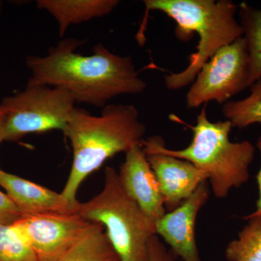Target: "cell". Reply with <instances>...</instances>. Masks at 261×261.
<instances>
[{
  "mask_svg": "<svg viewBox=\"0 0 261 261\" xmlns=\"http://www.w3.org/2000/svg\"><path fill=\"white\" fill-rule=\"evenodd\" d=\"M84 41L65 39L49 48L45 56H29L32 73L27 85L61 87L75 102L104 108L108 101L122 94H139L147 84L136 70L130 56L114 54L102 44L84 56L76 49Z\"/></svg>",
  "mask_w": 261,
  "mask_h": 261,
  "instance_id": "6da1fadb",
  "label": "cell"
},
{
  "mask_svg": "<svg viewBox=\"0 0 261 261\" xmlns=\"http://www.w3.org/2000/svg\"><path fill=\"white\" fill-rule=\"evenodd\" d=\"M146 132L132 105L106 106L99 116L75 107L63 132L73 149L71 169L61 192L65 200L77 205V192L84 180L108 159L141 145Z\"/></svg>",
  "mask_w": 261,
  "mask_h": 261,
  "instance_id": "7a4b0ae2",
  "label": "cell"
},
{
  "mask_svg": "<svg viewBox=\"0 0 261 261\" xmlns=\"http://www.w3.org/2000/svg\"><path fill=\"white\" fill-rule=\"evenodd\" d=\"M231 122H211L205 106L197 116L195 126H190L193 137L190 145L181 149H168L160 136L142 141L143 151H152L191 163L207 173V181L215 197H227L232 189L240 188L250 178V166L255 147L250 141L233 142L229 134Z\"/></svg>",
  "mask_w": 261,
  "mask_h": 261,
  "instance_id": "3957f363",
  "label": "cell"
},
{
  "mask_svg": "<svg viewBox=\"0 0 261 261\" xmlns=\"http://www.w3.org/2000/svg\"><path fill=\"white\" fill-rule=\"evenodd\" d=\"M144 5L147 12L158 10L174 20L181 40H187L194 33L198 35L197 51L190 57L187 68L165 76L169 90L191 84L220 49L243 37V27L236 18L238 6L230 0H145Z\"/></svg>",
  "mask_w": 261,
  "mask_h": 261,
  "instance_id": "277c9868",
  "label": "cell"
},
{
  "mask_svg": "<svg viewBox=\"0 0 261 261\" xmlns=\"http://www.w3.org/2000/svg\"><path fill=\"white\" fill-rule=\"evenodd\" d=\"M77 213L104 226L121 261H149V242L156 235L155 221L128 197L114 168H106L102 191L87 202H80Z\"/></svg>",
  "mask_w": 261,
  "mask_h": 261,
  "instance_id": "5b68a950",
  "label": "cell"
},
{
  "mask_svg": "<svg viewBox=\"0 0 261 261\" xmlns=\"http://www.w3.org/2000/svg\"><path fill=\"white\" fill-rule=\"evenodd\" d=\"M75 101L61 87L27 85L25 89L5 97V141L16 142L29 134L64 130Z\"/></svg>",
  "mask_w": 261,
  "mask_h": 261,
  "instance_id": "8992f818",
  "label": "cell"
},
{
  "mask_svg": "<svg viewBox=\"0 0 261 261\" xmlns=\"http://www.w3.org/2000/svg\"><path fill=\"white\" fill-rule=\"evenodd\" d=\"M250 58L245 37L220 49L205 63L186 96L187 108L211 102L225 104L249 87Z\"/></svg>",
  "mask_w": 261,
  "mask_h": 261,
  "instance_id": "52a82bcc",
  "label": "cell"
},
{
  "mask_svg": "<svg viewBox=\"0 0 261 261\" xmlns=\"http://www.w3.org/2000/svg\"><path fill=\"white\" fill-rule=\"evenodd\" d=\"M92 224L73 213L24 215L13 226L32 247L38 261H59Z\"/></svg>",
  "mask_w": 261,
  "mask_h": 261,
  "instance_id": "ba28073f",
  "label": "cell"
},
{
  "mask_svg": "<svg viewBox=\"0 0 261 261\" xmlns=\"http://www.w3.org/2000/svg\"><path fill=\"white\" fill-rule=\"evenodd\" d=\"M210 197L207 181L201 184L177 208L155 222L156 235L169 245L171 252L183 261H202L195 239L197 215Z\"/></svg>",
  "mask_w": 261,
  "mask_h": 261,
  "instance_id": "9c48e42d",
  "label": "cell"
},
{
  "mask_svg": "<svg viewBox=\"0 0 261 261\" xmlns=\"http://www.w3.org/2000/svg\"><path fill=\"white\" fill-rule=\"evenodd\" d=\"M120 166L118 178L123 190L149 218L157 221L166 214L164 200L153 170L144 153L142 145L126 152Z\"/></svg>",
  "mask_w": 261,
  "mask_h": 261,
  "instance_id": "30bf717a",
  "label": "cell"
},
{
  "mask_svg": "<svg viewBox=\"0 0 261 261\" xmlns=\"http://www.w3.org/2000/svg\"><path fill=\"white\" fill-rule=\"evenodd\" d=\"M143 152L159 181L168 212L177 208L207 181V173L185 160L152 151Z\"/></svg>",
  "mask_w": 261,
  "mask_h": 261,
  "instance_id": "8fae6325",
  "label": "cell"
},
{
  "mask_svg": "<svg viewBox=\"0 0 261 261\" xmlns=\"http://www.w3.org/2000/svg\"><path fill=\"white\" fill-rule=\"evenodd\" d=\"M0 186L6 190L7 195L23 216L73 214L78 211L80 202L73 205L65 200L61 193L4 171L0 173Z\"/></svg>",
  "mask_w": 261,
  "mask_h": 261,
  "instance_id": "7c38bea8",
  "label": "cell"
},
{
  "mask_svg": "<svg viewBox=\"0 0 261 261\" xmlns=\"http://www.w3.org/2000/svg\"><path fill=\"white\" fill-rule=\"evenodd\" d=\"M118 0H38L37 8L47 11L59 27L61 37L72 24L106 16L118 6Z\"/></svg>",
  "mask_w": 261,
  "mask_h": 261,
  "instance_id": "4fadbf2b",
  "label": "cell"
},
{
  "mask_svg": "<svg viewBox=\"0 0 261 261\" xmlns=\"http://www.w3.org/2000/svg\"><path fill=\"white\" fill-rule=\"evenodd\" d=\"M59 261H121L108 238L106 228L99 223L88 231Z\"/></svg>",
  "mask_w": 261,
  "mask_h": 261,
  "instance_id": "5bb4252c",
  "label": "cell"
},
{
  "mask_svg": "<svg viewBox=\"0 0 261 261\" xmlns=\"http://www.w3.org/2000/svg\"><path fill=\"white\" fill-rule=\"evenodd\" d=\"M239 14L250 58V87L261 78V8L242 3Z\"/></svg>",
  "mask_w": 261,
  "mask_h": 261,
  "instance_id": "9a60e30c",
  "label": "cell"
},
{
  "mask_svg": "<svg viewBox=\"0 0 261 261\" xmlns=\"http://www.w3.org/2000/svg\"><path fill=\"white\" fill-rule=\"evenodd\" d=\"M247 224L238 238L228 244L225 257L228 261H261V216H246Z\"/></svg>",
  "mask_w": 261,
  "mask_h": 261,
  "instance_id": "2e32d148",
  "label": "cell"
},
{
  "mask_svg": "<svg viewBox=\"0 0 261 261\" xmlns=\"http://www.w3.org/2000/svg\"><path fill=\"white\" fill-rule=\"evenodd\" d=\"M250 87V93L247 97L228 101L223 108V114L233 127L245 128L261 124V78Z\"/></svg>",
  "mask_w": 261,
  "mask_h": 261,
  "instance_id": "e0dca14e",
  "label": "cell"
},
{
  "mask_svg": "<svg viewBox=\"0 0 261 261\" xmlns=\"http://www.w3.org/2000/svg\"><path fill=\"white\" fill-rule=\"evenodd\" d=\"M0 261H38L35 252L13 225L0 224Z\"/></svg>",
  "mask_w": 261,
  "mask_h": 261,
  "instance_id": "ac0fdd59",
  "label": "cell"
},
{
  "mask_svg": "<svg viewBox=\"0 0 261 261\" xmlns=\"http://www.w3.org/2000/svg\"><path fill=\"white\" fill-rule=\"evenodd\" d=\"M22 216L21 211L9 196L0 192V224L11 226Z\"/></svg>",
  "mask_w": 261,
  "mask_h": 261,
  "instance_id": "d6986e66",
  "label": "cell"
},
{
  "mask_svg": "<svg viewBox=\"0 0 261 261\" xmlns=\"http://www.w3.org/2000/svg\"><path fill=\"white\" fill-rule=\"evenodd\" d=\"M149 261H177V257L154 235L149 242Z\"/></svg>",
  "mask_w": 261,
  "mask_h": 261,
  "instance_id": "ffe728a7",
  "label": "cell"
},
{
  "mask_svg": "<svg viewBox=\"0 0 261 261\" xmlns=\"http://www.w3.org/2000/svg\"><path fill=\"white\" fill-rule=\"evenodd\" d=\"M257 148L258 149L259 152H260L261 159V136L259 137L258 140L257 141ZM256 180L259 190V197L256 202V209H255V211H254L253 213H252L251 214L247 216H261V166L260 170H259V172L257 173L256 176Z\"/></svg>",
  "mask_w": 261,
  "mask_h": 261,
  "instance_id": "44dd1931",
  "label": "cell"
},
{
  "mask_svg": "<svg viewBox=\"0 0 261 261\" xmlns=\"http://www.w3.org/2000/svg\"><path fill=\"white\" fill-rule=\"evenodd\" d=\"M3 141H5L4 121L0 122V145ZM2 171H3V170L0 169V173Z\"/></svg>",
  "mask_w": 261,
  "mask_h": 261,
  "instance_id": "7402d4cb",
  "label": "cell"
},
{
  "mask_svg": "<svg viewBox=\"0 0 261 261\" xmlns=\"http://www.w3.org/2000/svg\"><path fill=\"white\" fill-rule=\"evenodd\" d=\"M5 117V110L3 106L0 105V122L4 121Z\"/></svg>",
  "mask_w": 261,
  "mask_h": 261,
  "instance_id": "603a6c76",
  "label": "cell"
},
{
  "mask_svg": "<svg viewBox=\"0 0 261 261\" xmlns=\"http://www.w3.org/2000/svg\"><path fill=\"white\" fill-rule=\"evenodd\" d=\"M3 2L0 0V14H1L2 11H3Z\"/></svg>",
  "mask_w": 261,
  "mask_h": 261,
  "instance_id": "cb8c5ba5",
  "label": "cell"
}]
</instances>
